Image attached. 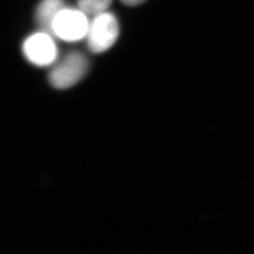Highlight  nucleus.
I'll use <instances>...</instances> for the list:
<instances>
[{
    "label": "nucleus",
    "instance_id": "7ed1b4c3",
    "mask_svg": "<svg viewBox=\"0 0 254 254\" xmlns=\"http://www.w3.org/2000/svg\"><path fill=\"white\" fill-rule=\"evenodd\" d=\"M88 25V18L84 12L64 7L54 19L52 33L63 41H79L86 36Z\"/></svg>",
    "mask_w": 254,
    "mask_h": 254
},
{
    "label": "nucleus",
    "instance_id": "f03ea898",
    "mask_svg": "<svg viewBox=\"0 0 254 254\" xmlns=\"http://www.w3.org/2000/svg\"><path fill=\"white\" fill-rule=\"evenodd\" d=\"M88 68L87 58L83 54L73 51L52 67L49 73V81L55 88H69L83 78Z\"/></svg>",
    "mask_w": 254,
    "mask_h": 254
},
{
    "label": "nucleus",
    "instance_id": "20e7f679",
    "mask_svg": "<svg viewBox=\"0 0 254 254\" xmlns=\"http://www.w3.org/2000/svg\"><path fill=\"white\" fill-rule=\"evenodd\" d=\"M23 53L29 62L38 67H47L57 59V47L47 32L29 36L23 44Z\"/></svg>",
    "mask_w": 254,
    "mask_h": 254
},
{
    "label": "nucleus",
    "instance_id": "0eeeda50",
    "mask_svg": "<svg viewBox=\"0 0 254 254\" xmlns=\"http://www.w3.org/2000/svg\"><path fill=\"white\" fill-rule=\"evenodd\" d=\"M124 4L129 6V7H135L138 5L142 4L146 2V0H120Z\"/></svg>",
    "mask_w": 254,
    "mask_h": 254
},
{
    "label": "nucleus",
    "instance_id": "f257e3e1",
    "mask_svg": "<svg viewBox=\"0 0 254 254\" xmlns=\"http://www.w3.org/2000/svg\"><path fill=\"white\" fill-rule=\"evenodd\" d=\"M92 17L86 35L87 46L93 53H103L117 41L120 33L119 22L115 15L107 11Z\"/></svg>",
    "mask_w": 254,
    "mask_h": 254
},
{
    "label": "nucleus",
    "instance_id": "39448f33",
    "mask_svg": "<svg viewBox=\"0 0 254 254\" xmlns=\"http://www.w3.org/2000/svg\"><path fill=\"white\" fill-rule=\"evenodd\" d=\"M64 0H42L36 12L37 24L45 32L52 34V24L58 13L64 8Z\"/></svg>",
    "mask_w": 254,
    "mask_h": 254
},
{
    "label": "nucleus",
    "instance_id": "423d86ee",
    "mask_svg": "<svg viewBox=\"0 0 254 254\" xmlns=\"http://www.w3.org/2000/svg\"><path fill=\"white\" fill-rule=\"evenodd\" d=\"M78 9L87 17H94L105 12L111 6L112 0H77Z\"/></svg>",
    "mask_w": 254,
    "mask_h": 254
}]
</instances>
